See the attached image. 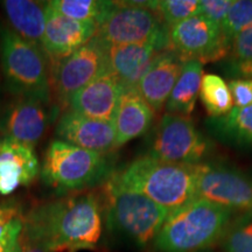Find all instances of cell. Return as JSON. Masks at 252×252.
<instances>
[{
	"label": "cell",
	"mask_w": 252,
	"mask_h": 252,
	"mask_svg": "<svg viewBox=\"0 0 252 252\" xmlns=\"http://www.w3.org/2000/svg\"><path fill=\"white\" fill-rule=\"evenodd\" d=\"M102 210L97 194L72 195L31 210L23 231L52 252L94 250L102 237Z\"/></svg>",
	"instance_id": "6da1fadb"
},
{
	"label": "cell",
	"mask_w": 252,
	"mask_h": 252,
	"mask_svg": "<svg viewBox=\"0 0 252 252\" xmlns=\"http://www.w3.org/2000/svg\"><path fill=\"white\" fill-rule=\"evenodd\" d=\"M197 174L198 163H169L149 156L137 158L115 173L122 185L145 195L168 213L196 198Z\"/></svg>",
	"instance_id": "7a4b0ae2"
},
{
	"label": "cell",
	"mask_w": 252,
	"mask_h": 252,
	"mask_svg": "<svg viewBox=\"0 0 252 252\" xmlns=\"http://www.w3.org/2000/svg\"><path fill=\"white\" fill-rule=\"evenodd\" d=\"M232 213L194 198L168 214L153 245L158 252H198L220 241Z\"/></svg>",
	"instance_id": "3957f363"
},
{
	"label": "cell",
	"mask_w": 252,
	"mask_h": 252,
	"mask_svg": "<svg viewBox=\"0 0 252 252\" xmlns=\"http://www.w3.org/2000/svg\"><path fill=\"white\" fill-rule=\"evenodd\" d=\"M102 207L106 224L137 247L145 248L154 242L168 212L145 195L125 187L115 173L102 185Z\"/></svg>",
	"instance_id": "277c9868"
},
{
	"label": "cell",
	"mask_w": 252,
	"mask_h": 252,
	"mask_svg": "<svg viewBox=\"0 0 252 252\" xmlns=\"http://www.w3.org/2000/svg\"><path fill=\"white\" fill-rule=\"evenodd\" d=\"M0 67L6 88L15 97L50 103V61L41 47L0 25Z\"/></svg>",
	"instance_id": "5b68a950"
},
{
	"label": "cell",
	"mask_w": 252,
	"mask_h": 252,
	"mask_svg": "<svg viewBox=\"0 0 252 252\" xmlns=\"http://www.w3.org/2000/svg\"><path fill=\"white\" fill-rule=\"evenodd\" d=\"M112 174L105 154L55 139L48 145L41 176L56 190H82L104 184Z\"/></svg>",
	"instance_id": "8992f818"
},
{
	"label": "cell",
	"mask_w": 252,
	"mask_h": 252,
	"mask_svg": "<svg viewBox=\"0 0 252 252\" xmlns=\"http://www.w3.org/2000/svg\"><path fill=\"white\" fill-rule=\"evenodd\" d=\"M94 36L105 45H152L169 50V27L157 11L133 1H113Z\"/></svg>",
	"instance_id": "52a82bcc"
},
{
	"label": "cell",
	"mask_w": 252,
	"mask_h": 252,
	"mask_svg": "<svg viewBox=\"0 0 252 252\" xmlns=\"http://www.w3.org/2000/svg\"><path fill=\"white\" fill-rule=\"evenodd\" d=\"M209 149L190 118L166 112L153 132L146 156L169 163L197 165Z\"/></svg>",
	"instance_id": "ba28073f"
},
{
	"label": "cell",
	"mask_w": 252,
	"mask_h": 252,
	"mask_svg": "<svg viewBox=\"0 0 252 252\" xmlns=\"http://www.w3.org/2000/svg\"><path fill=\"white\" fill-rule=\"evenodd\" d=\"M106 70V45L94 36L71 55L50 64L52 91L60 104L68 106L75 94Z\"/></svg>",
	"instance_id": "9c48e42d"
},
{
	"label": "cell",
	"mask_w": 252,
	"mask_h": 252,
	"mask_svg": "<svg viewBox=\"0 0 252 252\" xmlns=\"http://www.w3.org/2000/svg\"><path fill=\"white\" fill-rule=\"evenodd\" d=\"M169 50L185 62L204 64L226 58L230 42L220 25L198 14L169 28Z\"/></svg>",
	"instance_id": "30bf717a"
},
{
	"label": "cell",
	"mask_w": 252,
	"mask_h": 252,
	"mask_svg": "<svg viewBox=\"0 0 252 252\" xmlns=\"http://www.w3.org/2000/svg\"><path fill=\"white\" fill-rule=\"evenodd\" d=\"M196 198L230 210H252V180L242 173L220 166L198 163Z\"/></svg>",
	"instance_id": "8fae6325"
},
{
	"label": "cell",
	"mask_w": 252,
	"mask_h": 252,
	"mask_svg": "<svg viewBox=\"0 0 252 252\" xmlns=\"http://www.w3.org/2000/svg\"><path fill=\"white\" fill-rule=\"evenodd\" d=\"M58 109L50 103L28 97H14L0 110V134L33 149L41 140Z\"/></svg>",
	"instance_id": "7c38bea8"
},
{
	"label": "cell",
	"mask_w": 252,
	"mask_h": 252,
	"mask_svg": "<svg viewBox=\"0 0 252 252\" xmlns=\"http://www.w3.org/2000/svg\"><path fill=\"white\" fill-rule=\"evenodd\" d=\"M59 140L81 149L108 153L116 149V131L112 122L98 121L68 109L56 124Z\"/></svg>",
	"instance_id": "4fadbf2b"
},
{
	"label": "cell",
	"mask_w": 252,
	"mask_h": 252,
	"mask_svg": "<svg viewBox=\"0 0 252 252\" xmlns=\"http://www.w3.org/2000/svg\"><path fill=\"white\" fill-rule=\"evenodd\" d=\"M46 14L47 20L42 47L50 64L71 55L96 34L97 27L94 25L64 17L49 6L48 2Z\"/></svg>",
	"instance_id": "5bb4252c"
},
{
	"label": "cell",
	"mask_w": 252,
	"mask_h": 252,
	"mask_svg": "<svg viewBox=\"0 0 252 252\" xmlns=\"http://www.w3.org/2000/svg\"><path fill=\"white\" fill-rule=\"evenodd\" d=\"M123 91L121 83L106 70L75 94L68 106L86 117L112 122Z\"/></svg>",
	"instance_id": "9a60e30c"
},
{
	"label": "cell",
	"mask_w": 252,
	"mask_h": 252,
	"mask_svg": "<svg viewBox=\"0 0 252 252\" xmlns=\"http://www.w3.org/2000/svg\"><path fill=\"white\" fill-rule=\"evenodd\" d=\"M40 173V163L32 147L18 141L0 139V195L30 186Z\"/></svg>",
	"instance_id": "2e32d148"
},
{
	"label": "cell",
	"mask_w": 252,
	"mask_h": 252,
	"mask_svg": "<svg viewBox=\"0 0 252 252\" xmlns=\"http://www.w3.org/2000/svg\"><path fill=\"white\" fill-rule=\"evenodd\" d=\"M185 63L174 52L163 50L138 83L135 90L156 113L166 106Z\"/></svg>",
	"instance_id": "e0dca14e"
},
{
	"label": "cell",
	"mask_w": 252,
	"mask_h": 252,
	"mask_svg": "<svg viewBox=\"0 0 252 252\" xmlns=\"http://www.w3.org/2000/svg\"><path fill=\"white\" fill-rule=\"evenodd\" d=\"M152 45H106V64L124 89H135L158 55Z\"/></svg>",
	"instance_id": "ac0fdd59"
},
{
	"label": "cell",
	"mask_w": 252,
	"mask_h": 252,
	"mask_svg": "<svg viewBox=\"0 0 252 252\" xmlns=\"http://www.w3.org/2000/svg\"><path fill=\"white\" fill-rule=\"evenodd\" d=\"M156 112L135 89H124L113 117L116 149L144 135L152 126Z\"/></svg>",
	"instance_id": "d6986e66"
},
{
	"label": "cell",
	"mask_w": 252,
	"mask_h": 252,
	"mask_svg": "<svg viewBox=\"0 0 252 252\" xmlns=\"http://www.w3.org/2000/svg\"><path fill=\"white\" fill-rule=\"evenodd\" d=\"M1 4L9 27L25 40L43 49L47 2L32 0H5Z\"/></svg>",
	"instance_id": "ffe728a7"
},
{
	"label": "cell",
	"mask_w": 252,
	"mask_h": 252,
	"mask_svg": "<svg viewBox=\"0 0 252 252\" xmlns=\"http://www.w3.org/2000/svg\"><path fill=\"white\" fill-rule=\"evenodd\" d=\"M202 77V63L197 61L186 62L166 103L167 112L188 117L194 111L196 100L200 96Z\"/></svg>",
	"instance_id": "44dd1931"
},
{
	"label": "cell",
	"mask_w": 252,
	"mask_h": 252,
	"mask_svg": "<svg viewBox=\"0 0 252 252\" xmlns=\"http://www.w3.org/2000/svg\"><path fill=\"white\" fill-rule=\"evenodd\" d=\"M207 124L219 139L252 147V105L243 109L234 108L223 117L210 118Z\"/></svg>",
	"instance_id": "7402d4cb"
},
{
	"label": "cell",
	"mask_w": 252,
	"mask_h": 252,
	"mask_svg": "<svg viewBox=\"0 0 252 252\" xmlns=\"http://www.w3.org/2000/svg\"><path fill=\"white\" fill-rule=\"evenodd\" d=\"M198 97L210 118L223 117L234 109L228 83L216 74L203 75Z\"/></svg>",
	"instance_id": "603a6c76"
},
{
	"label": "cell",
	"mask_w": 252,
	"mask_h": 252,
	"mask_svg": "<svg viewBox=\"0 0 252 252\" xmlns=\"http://www.w3.org/2000/svg\"><path fill=\"white\" fill-rule=\"evenodd\" d=\"M55 11L64 17L98 27L106 17L113 1L100 0H52L48 1Z\"/></svg>",
	"instance_id": "cb8c5ba5"
},
{
	"label": "cell",
	"mask_w": 252,
	"mask_h": 252,
	"mask_svg": "<svg viewBox=\"0 0 252 252\" xmlns=\"http://www.w3.org/2000/svg\"><path fill=\"white\" fill-rule=\"evenodd\" d=\"M220 245L224 252H252V210L231 219Z\"/></svg>",
	"instance_id": "d4e9b609"
},
{
	"label": "cell",
	"mask_w": 252,
	"mask_h": 252,
	"mask_svg": "<svg viewBox=\"0 0 252 252\" xmlns=\"http://www.w3.org/2000/svg\"><path fill=\"white\" fill-rule=\"evenodd\" d=\"M24 228V217L18 208L0 207V252H17Z\"/></svg>",
	"instance_id": "484cf974"
},
{
	"label": "cell",
	"mask_w": 252,
	"mask_h": 252,
	"mask_svg": "<svg viewBox=\"0 0 252 252\" xmlns=\"http://www.w3.org/2000/svg\"><path fill=\"white\" fill-rule=\"evenodd\" d=\"M252 26V0H234L220 30L226 40L231 41L238 33Z\"/></svg>",
	"instance_id": "4316f807"
},
{
	"label": "cell",
	"mask_w": 252,
	"mask_h": 252,
	"mask_svg": "<svg viewBox=\"0 0 252 252\" xmlns=\"http://www.w3.org/2000/svg\"><path fill=\"white\" fill-rule=\"evenodd\" d=\"M157 12L169 28L200 14V0H163Z\"/></svg>",
	"instance_id": "83f0119b"
},
{
	"label": "cell",
	"mask_w": 252,
	"mask_h": 252,
	"mask_svg": "<svg viewBox=\"0 0 252 252\" xmlns=\"http://www.w3.org/2000/svg\"><path fill=\"white\" fill-rule=\"evenodd\" d=\"M228 56L229 62L252 61V26L232 37Z\"/></svg>",
	"instance_id": "f1b7e54d"
},
{
	"label": "cell",
	"mask_w": 252,
	"mask_h": 252,
	"mask_svg": "<svg viewBox=\"0 0 252 252\" xmlns=\"http://www.w3.org/2000/svg\"><path fill=\"white\" fill-rule=\"evenodd\" d=\"M231 93L234 108L243 109L252 105V80L251 78H232L228 83Z\"/></svg>",
	"instance_id": "f546056e"
},
{
	"label": "cell",
	"mask_w": 252,
	"mask_h": 252,
	"mask_svg": "<svg viewBox=\"0 0 252 252\" xmlns=\"http://www.w3.org/2000/svg\"><path fill=\"white\" fill-rule=\"evenodd\" d=\"M231 5L232 0H200V14L220 26Z\"/></svg>",
	"instance_id": "4dcf8cb0"
},
{
	"label": "cell",
	"mask_w": 252,
	"mask_h": 252,
	"mask_svg": "<svg viewBox=\"0 0 252 252\" xmlns=\"http://www.w3.org/2000/svg\"><path fill=\"white\" fill-rule=\"evenodd\" d=\"M17 252H52L49 249L45 247L42 243L32 238L24 231H21L20 238H19Z\"/></svg>",
	"instance_id": "1f68e13d"
},
{
	"label": "cell",
	"mask_w": 252,
	"mask_h": 252,
	"mask_svg": "<svg viewBox=\"0 0 252 252\" xmlns=\"http://www.w3.org/2000/svg\"><path fill=\"white\" fill-rule=\"evenodd\" d=\"M226 70L231 75H235V76L242 78H251L252 80V61L229 62Z\"/></svg>",
	"instance_id": "d6a6232c"
}]
</instances>
